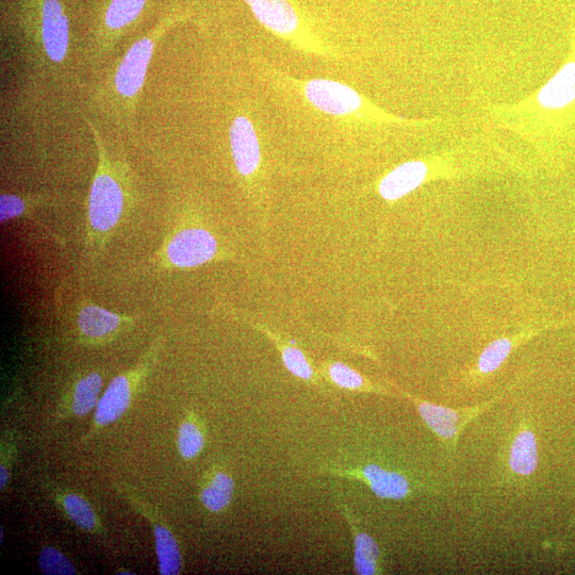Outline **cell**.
Returning a JSON list of instances; mask_svg holds the SVG:
<instances>
[{"instance_id":"6da1fadb","label":"cell","mask_w":575,"mask_h":575,"mask_svg":"<svg viewBox=\"0 0 575 575\" xmlns=\"http://www.w3.org/2000/svg\"><path fill=\"white\" fill-rule=\"evenodd\" d=\"M97 151L87 204V245L94 252L105 248L114 235L127 207L128 179L123 163L115 160L104 144L100 131L88 122Z\"/></svg>"},{"instance_id":"7a4b0ae2","label":"cell","mask_w":575,"mask_h":575,"mask_svg":"<svg viewBox=\"0 0 575 575\" xmlns=\"http://www.w3.org/2000/svg\"><path fill=\"white\" fill-rule=\"evenodd\" d=\"M177 20H166L131 45L100 93V100L124 120L133 118L156 46Z\"/></svg>"},{"instance_id":"3957f363","label":"cell","mask_w":575,"mask_h":575,"mask_svg":"<svg viewBox=\"0 0 575 575\" xmlns=\"http://www.w3.org/2000/svg\"><path fill=\"white\" fill-rule=\"evenodd\" d=\"M27 37L30 56L42 67L55 70L68 59L70 25L60 0H41Z\"/></svg>"},{"instance_id":"277c9868","label":"cell","mask_w":575,"mask_h":575,"mask_svg":"<svg viewBox=\"0 0 575 575\" xmlns=\"http://www.w3.org/2000/svg\"><path fill=\"white\" fill-rule=\"evenodd\" d=\"M162 345V338H157L134 368L114 377L110 382L96 407L93 425L86 436L87 440L97 435L104 427L118 421L127 412L147 376L153 371Z\"/></svg>"},{"instance_id":"5b68a950","label":"cell","mask_w":575,"mask_h":575,"mask_svg":"<svg viewBox=\"0 0 575 575\" xmlns=\"http://www.w3.org/2000/svg\"><path fill=\"white\" fill-rule=\"evenodd\" d=\"M114 488L119 494L134 507L152 525L156 552L161 575H177L182 571L183 557L180 552L178 541L172 533L169 525L158 509L151 503L141 498L136 491L124 483H115Z\"/></svg>"},{"instance_id":"8992f818","label":"cell","mask_w":575,"mask_h":575,"mask_svg":"<svg viewBox=\"0 0 575 575\" xmlns=\"http://www.w3.org/2000/svg\"><path fill=\"white\" fill-rule=\"evenodd\" d=\"M218 241L204 228L180 230L164 246L163 259L167 266L192 269L208 264L218 255Z\"/></svg>"},{"instance_id":"52a82bcc","label":"cell","mask_w":575,"mask_h":575,"mask_svg":"<svg viewBox=\"0 0 575 575\" xmlns=\"http://www.w3.org/2000/svg\"><path fill=\"white\" fill-rule=\"evenodd\" d=\"M302 90L312 106L333 117H348L366 106L363 96L338 81L310 79L303 82Z\"/></svg>"},{"instance_id":"ba28073f","label":"cell","mask_w":575,"mask_h":575,"mask_svg":"<svg viewBox=\"0 0 575 575\" xmlns=\"http://www.w3.org/2000/svg\"><path fill=\"white\" fill-rule=\"evenodd\" d=\"M133 317L117 314L90 302L81 303L76 312L79 340L86 345H103L117 338L134 324Z\"/></svg>"},{"instance_id":"9c48e42d","label":"cell","mask_w":575,"mask_h":575,"mask_svg":"<svg viewBox=\"0 0 575 575\" xmlns=\"http://www.w3.org/2000/svg\"><path fill=\"white\" fill-rule=\"evenodd\" d=\"M408 398L415 403L424 423L450 451L456 446L459 435L465 427L492 404L490 402L478 407L452 409L412 397Z\"/></svg>"},{"instance_id":"30bf717a","label":"cell","mask_w":575,"mask_h":575,"mask_svg":"<svg viewBox=\"0 0 575 575\" xmlns=\"http://www.w3.org/2000/svg\"><path fill=\"white\" fill-rule=\"evenodd\" d=\"M328 472L364 482L376 497L385 500H403L413 494V483L399 471L369 464L354 469H328Z\"/></svg>"},{"instance_id":"8fae6325","label":"cell","mask_w":575,"mask_h":575,"mask_svg":"<svg viewBox=\"0 0 575 575\" xmlns=\"http://www.w3.org/2000/svg\"><path fill=\"white\" fill-rule=\"evenodd\" d=\"M229 140L237 171L243 177L253 176L260 166L261 149L252 121L245 115L235 118L229 129Z\"/></svg>"},{"instance_id":"7c38bea8","label":"cell","mask_w":575,"mask_h":575,"mask_svg":"<svg viewBox=\"0 0 575 575\" xmlns=\"http://www.w3.org/2000/svg\"><path fill=\"white\" fill-rule=\"evenodd\" d=\"M536 102L548 112H562L575 104V60L567 61L538 90Z\"/></svg>"},{"instance_id":"4fadbf2b","label":"cell","mask_w":575,"mask_h":575,"mask_svg":"<svg viewBox=\"0 0 575 575\" xmlns=\"http://www.w3.org/2000/svg\"><path fill=\"white\" fill-rule=\"evenodd\" d=\"M429 174V168L421 160L406 161L383 177L379 192L384 200L394 202L417 190Z\"/></svg>"},{"instance_id":"5bb4252c","label":"cell","mask_w":575,"mask_h":575,"mask_svg":"<svg viewBox=\"0 0 575 575\" xmlns=\"http://www.w3.org/2000/svg\"><path fill=\"white\" fill-rule=\"evenodd\" d=\"M256 19L274 34L293 37L299 28V18L287 0H245Z\"/></svg>"},{"instance_id":"9a60e30c","label":"cell","mask_w":575,"mask_h":575,"mask_svg":"<svg viewBox=\"0 0 575 575\" xmlns=\"http://www.w3.org/2000/svg\"><path fill=\"white\" fill-rule=\"evenodd\" d=\"M146 2L147 0H111L104 18V51H108L111 44L139 19Z\"/></svg>"},{"instance_id":"2e32d148","label":"cell","mask_w":575,"mask_h":575,"mask_svg":"<svg viewBox=\"0 0 575 575\" xmlns=\"http://www.w3.org/2000/svg\"><path fill=\"white\" fill-rule=\"evenodd\" d=\"M54 498L65 515L80 530L91 534H100L102 524L91 503L84 497L68 490L54 491Z\"/></svg>"},{"instance_id":"e0dca14e","label":"cell","mask_w":575,"mask_h":575,"mask_svg":"<svg viewBox=\"0 0 575 575\" xmlns=\"http://www.w3.org/2000/svg\"><path fill=\"white\" fill-rule=\"evenodd\" d=\"M235 494V482L228 472L215 469L206 476L200 499L211 513H221L232 503Z\"/></svg>"},{"instance_id":"ac0fdd59","label":"cell","mask_w":575,"mask_h":575,"mask_svg":"<svg viewBox=\"0 0 575 575\" xmlns=\"http://www.w3.org/2000/svg\"><path fill=\"white\" fill-rule=\"evenodd\" d=\"M58 199L48 193L10 194L0 196V221L7 223L31 215L38 209L55 205Z\"/></svg>"},{"instance_id":"d6986e66","label":"cell","mask_w":575,"mask_h":575,"mask_svg":"<svg viewBox=\"0 0 575 575\" xmlns=\"http://www.w3.org/2000/svg\"><path fill=\"white\" fill-rule=\"evenodd\" d=\"M103 388V377L98 372L82 374L69 393V406L76 417H85L97 407Z\"/></svg>"},{"instance_id":"ffe728a7","label":"cell","mask_w":575,"mask_h":575,"mask_svg":"<svg viewBox=\"0 0 575 575\" xmlns=\"http://www.w3.org/2000/svg\"><path fill=\"white\" fill-rule=\"evenodd\" d=\"M354 538V567L359 575H375L383 573L381 550L377 542L369 534L360 532L348 517Z\"/></svg>"},{"instance_id":"44dd1931","label":"cell","mask_w":575,"mask_h":575,"mask_svg":"<svg viewBox=\"0 0 575 575\" xmlns=\"http://www.w3.org/2000/svg\"><path fill=\"white\" fill-rule=\"evenodd\" d=\"M538 466V447L535 435L528 429L519 432L512 443L509 467L520 476L532 475Z\"/></svg>"},{"instance_id":"7402d4cb","label":"cell","mask_w":575,"mask_h":575,"mask_svg":"<svg viewBox=\"0 0 575 575\" xmlns=\"http://www.w3.org/2000/svg\"><path fill=\"white\" fill-rule=\"evenodd\" d=\"M205 433L201 423L194 414H190L179 425L177 448L185 459L199 456L205 447Z\"/></svg>"},{"instance_id":"603a6c76","label":"cell","mask_w":575,"mask_h":575,"mask_svg":"<svg viewBox=\"0 0 575 575\" xmlns=\"http://www.w3.org/2000/svg\"><path fill=\"white\" fill-rule=\"evenodd\" d=\"M39 568L47 575H75L76 567L68 556L58 549L47 546L39 554Z\"/></svg>"},{"instance_id":"cb8c5ba5","label":"cell","mask_w":575,"mask_h":575,"mask_svg":"<svg viewBox=\"0 0 575 575\" xmlns=\"http://www.w3.org/2000/svg\"><path fill=\"white\" fill-rule=\"evenodd\" d=\"M326 373L337 386L348 390L371 391L363 376L342 363H331L326 366Z\"/></svg>"},{"instance_id":"d4e9b609","label":"cell","mask_w":575,"mask_h":575,"mask_svg":"<svg viewBox=\"0 0 575 575\" xmlns=\"http://www.w3.org/2000/svg\"><path fill=\"white\" fill-rule=\"evenodd\" d=\"M279 351H281L282 359L285 367L299 379L304 381L314 380L315 373L311 369L310 364L304 353L289 344L277 343Z\"/></svg>"},{"instance_id":"484cf974","label":"cell","mask_w":575,"mask_h":575,"mask_svg":"<svg viewBox=\"0 0 575 575\" xmlns=\"http://www.w3.org/2000/svg\"><path fill=\"white\" fill-rule=\"evenodd\" d=\"M512 349L513 343L508 339H498L490 343L479 359V370L485 374L495 372L504 363Z\"/></svg>"},{"instance_id":"4316f807","label":"cell","mask_w":575,"mask_h":575,"mask_svg":"<svg viewBox=\"0 0 575 575\" xmlns=\"http://www.w3.org/2000/svg\"><path fill=\"white\" fill-rule=\"evenodd\" d=\"M2 443V464H0V490L4 491L10 480L13 455L16 452L15 441L12 435H6Z\"/></svg>"},{"instance_id":"83f0119b","label":"cell","mask_w":575,"mask_h":575,"mask_svg":"<svg viewBox=\"0 0 575 575\" xmlns=\"http://www.w3.org/2000/svg\"><path fill=\"white\" fill-rule=\"evenodd\" d=\"M4 538H5V534H4V528H0V542H4Z\"/></svg>"},{"instance_id":"f1b7e54d","label":"cell","mask_w":575,"mask_h":575,"mask_svg":"<svg viewBox=\"0 0 575 575\" xmlns=\"http://www.w3.org/2000/svg\"><path fill=\"white\" fill-rule=\"evenodd\" d=\"M118 574H129V575H131V574H135V573H134V572H131V571H128V570L122 569V570H120V571L118 572Z\"/></svg>"}]
</instances>
